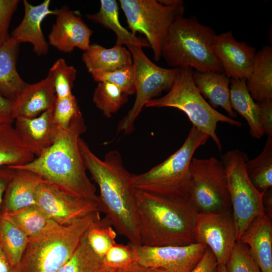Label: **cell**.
<instances>
[{
    "instance_id": "1",
    "label": "cell",
    "mask_w": 272,
    "mask_h": 272,
    "mask_svg": "<svg viewBox=\"0 0 272 272\" xmlns=\"http://www.w3.org/2000/svg\"><path fill=\"white\" fill-rule=\"evenodd\" d=\"M78 145L86 169L99 188L100 213L105 214L117 234L141 245L132 174L125 167L120 153L110 151L101 160L81 137Z\"/></svg>"
},
{
    "instance_id": "2",
    "label": "cell",
    "mask_w": 272,
    "mask_h": 272,
    "mask_svg": "<svg viewBox=\"0 0 272 272\" xmlns=\"http://www.w3.org/2000/svg\"><path fill=\"white\" fill-rule=\"evenodd\" d=\"M87 127L82 114L60 130L53 144L41 155L24 165L7 166L32 172L43 180L75 197L98 202L96 188L86 174L78 141Z\"/></svg>"
},
{
    "instance_id": "3",
    "label": "cell",
    "mask_w": 272,
    "mask_h": 272,
    "mask_svg": "<svg viewBox=\"0 0 272 272\" xmlns=\"http://www.w3.org/2000/svg\"><path fill=\"white\" fill-rule=\"evenodd\" d=\"M141 245L186 246L195 243L198 214L190 201H177L135 189Z\"/></svg>"
},
{
    "instance_id": "4",
    "label": "cell",
    "mask_w": 272,
    "mask_h": 272,
    "mask_svg": "<svg viewBox=\"0 0 272 272\" xmlns=\"http://www.w3.org/2000/svg\"><path fill=\"white\" fill-rule=\"evenodd\" d=\"M216 34L194 17L178 16L163 41L161 57L172 68L191 67L199 72H223L213 51Z\"/></svg>"
},
{
    "instance_id": "5",
    "label": "cell",
    "mask_w": 272,
    "mask_h": 272,
    "mask_svg": "<svg viewBox=\"0 0 272 272\" xmlns=\"http://www.w3.org/2000/svg\"><path fill=\"white\" fill-rule=\"evenodd\" d=\"M100 213L95 212L67 226L58 227L29 238L17 266L12 272H58L74 254L86 232Z\"/></svg>"
},
{
    "instance_id": "6",
    "label": "cell",
    "mask_w": 272,
    "mask_h": 272,
    "mask_svg": "<svg viewBox=\"0 0 272 272\" xmlns=\"http://www.w3.org/2000/svg\"><path fill=\"white\" fill-rule=\"evenodd\" d=\"M209 138L192 126L177 151L147 172L132 175L135 189L174 201H190V163L196 150Z\"/></svg>"
},
{
    "instance_id": "7",
    "label": "cell",
    "mask_w": 272,
    "mask_h": 272,
    "mask_svg": "<svg viewBox=\"0 0 272 272\" xmlns=\"http://www.w3.org/2000/svg\"><path fill=\"white\" fill-rule=\"evenodd\" d=\"M193 72L191 67L180 68L169 91L163 97L151 100L145 107H171L183 111L193 126L211 138L221 152L222 144L216 132L218 123L237 127L242 124L220 113L206 101L195 86Z\"/></svg>"
},
{
    "instance_id": "8",
    "label": "cell",
    "mask_w": 272,
    "mask_h": 272,
    "mask_svg": "<svg viewBox=\"0 0 272 272\" xmlns=\"http://www.w3.org/2000/svg\"><path fill=\"white\" fill-rule=\"evenodd\" d=\"M248 159L247 155L238 149L228 151L222 156L237 241L254 218L265 214L264 193L260 192L248 177L245 166Z\"/></svg>"
},
{
    "instance_id": "9",
    "label": "cell",
    "mask_w": 272,
    "mask_h": 272,
    "mask_svg": "<svg viewBox=\"0 0 272 272\" xmlns=\"http://www.w3.org/2000/svg\"><path fill=\"white\" fill-rule=\"evenodd\" d=\"M126 46L131 53L135 70V98L131 109L119 122L117 132L128 134L133 131L134 122L143 107L163 91L171 88L180 68L160 67L147 56L142 47Z\"/></svg>"
},
{
    "instance_id": "10",
    "label": "cell",
    "mask_w": 272,
    "mask_h": 272,
    "mask_svg": "<svg viewBox=\"0 0 272 272\" xmlns=\"http://www.w3.org/2000/svg\"><path fill=\"white\" fill-rule=\"evenodd\" d=\"M131 32L145 36L155 61L161 58L162 44L170 25L178 16L183 15V5L166 6L157 0H120Z\"/></svg>"
},
{
    "instance_id": "11",
    "label": "cell",
    "mask_w": 272,
    "mask_h": 272,
    "mask_svg": "<svg viewBox=\"0 0 272 272\" xmlns=\"http://www.w3.org/2000/svg\"><path fill=\"white\" fill-rule=\"evenodd\" d=\"M190 200L198 213L231 209L227 174L214 157H193L189 166Z\"/></svg>"
},
{
    "instance_id": "12",
    "label": "cell",
    "mask_w": 272,
    "mask_h": 272,
    "mask_svg": "<svg viewBox=\"0 0 272 272\" xmlns=\"http://www.w3.org/2000/svg\"><path fill=\"white\" fill-rule=\"evenodd\" d=\"M194 232L195 243L206 245L218 264L226 265L237 241L231 209L198 213Z\"/></svg>"
},
{
    "instance_id": "13",
    "label": "cell",
    "mask_w": 272,
    "mask_h": 272,
    "mask_svg": "<svg viewBox=\"0 0 272 272\" xmlns=\"http://www.w3.org/2000/svg\"><path fill=\"white\" fill-rule=\"evenodd\" d=\"M132 245L137 263L164 272H190L202 258L207 247L197 243L162 247Z\"/></svg>"
},
{
    "instance_id": "14",
    "label": "cell",
    "mask_w": 272,
    "mask_h": 272,
    "mask_svg": "<svg viewBox=\"0 0 272 272\" xmlns=\"http://www.w3.org/2000/svg\"><path fill=\"white\" fill-rule=\"evenodd\" d=\"M36 206L61 226L71 225L92 213L100 212L97 201L73 196L44 180L37 192Z\"/></svg>"
},
{
    "instance_id": "15",
    "label": "cell",
    "mask_w": 272,
    "mask_h": 272,
    "mask_svg": "<svg viewBox=\"0 0 272 272\" xmlns=\"http://www.w3.org/2000/svg\"><path fill=\"white\" fill-rule=\"evenodd\" d=\"M213 48L226 76L235 79H248L256 53L254 47L237 41L229 31L216 35Z\"/></svg>"
},
{
    "instance_id": "16",
    "label": "cell",
    "mask_w": 272,
    "mask_h": 272,
    "mask_svg": "<svg viewBox=\"0 0 272 272\" xmlns=\"http://www.w3.org/2000/svg\"><path fill=\"white\" fill-rule=\"evenodd\" d=\"M55 23L48 35L49 43L64 53L78 48L85 51L90 45L92 30L67 6L58 9Z\"/></svg>"
},
{
    "instance_id": "17",
    "label": "cell",
    "mask_w": 272,
    "mask_h": 272,
    "mask_svg": "<svg viewBox=\"0 0 272 272\" xmlns=\"http://www.w3.org/2000/svg\"><path fill=\"white\" fill-rule=\"evenodd\" d=\"M53 109L47 110L34 118L18 117L14 120L18 137L36 157L53 144L60 131L54 121Z\"/></svg>"
},
{
    "instance_id": "18",
    "label": "cell",
    "mask_w": 272,
    "mask_h": 272,
    "mask_svg": "<svg viewBox=\"0 0 272 272\" xmlns=\"http://www.w3.org/2000/svg\"><path fill=\"white\" fill-rule=\"evenodd\" d=\"M56 96L52 79L48 74L41 81L27 84L13 101L12 113L18 117L34 118L54 108Z\"/></svg>"
},
{
    "instance_id": "19",
    "label": "cell",
    "mask_w": 272,
    "mask_h": 272,
    "mask_svg": "<svg viewBox=\"0 0 272 272\" xmlns=\"http://www.w3.org/2000/svg\"><path fill=\"white\" fill-rule=\"evenodd\" d=\"M23 2L25 10L24 18L13 30L10 36L20 44L31 43L33 52L37 55H46L49 50V45L41 30V23L48 15L56 16L58 9H49V0H45L37 6L31 5L27 0Z\"/></svg>"
},
{
    "instance_id": "20",
    "label": "cell",
    "mask_w": 272,
    "mask_h": 272,
    "mask_svg": "<svg viewBox=\"0 0 272 272\" xmlns=\"http://www.w3.org/2000/svg\"><path fill=\"white\" fill-rule=\"evenodd\" d=\"M13 169V174L4 193L1 213L14 212L36 205L37 192L43 181L32 172Z\"/></svg>"
},
{
    "instance_id": "21",
    "label": "cell",
    "mask_w": 272,
    "mask_h": 272,
    "mask_svg": "<svg viewBox=\"0 0 272 272\" xmlns=\"http://www.w3.org/2000/svg\"><path fill=\"white\" fill-rule=\"evenodd\" d=\"M246 244L262 272H272L271 219L264 214L254 218L240 237Z\"/></svg>"
},
{
    "instance_id": "22",
    "label": "cell",
    "mask_w": 272,
    "mask_h": 272,
    "mask_svg": "<svg viewBox=\"0 0 272 272\" xmlns=\"http://www.w3.org/2000/svg\"><path fill=\"white\" fill-rule=\"evenodd\" d=\"M82 59L91 75L116 71L133 65L131 53L122 46L106 48L98 44H90Z\"/></svg>"
},
{
    "instance_id": "23",
    "label": "cell",
    "mask_w": 272,
    "mask_h": 272,
    "mask_svg": "<svg viewBox=\"0 0 272 272\" xmlns=\"http://www.w3.org/2000/svg\"><path fill=\"white\" fill-rule=\"evenodd\" d=\"M192 76L199 92L213 108L220 107L230 117L236 116L230 104L229 78L225 74L214 72L193 71Z\"/></svg>"
},
{
    "instance_id": "24",
    "label": "cell",
    "mask_w": 272,
    "mask_h": 272,
    "mask_svg": "<svg viewBox=\"0 0 272 272\" xmlns=\"http://www.w3.org/2000/svg\"><path fill=\"white\" fill-rule=\"evenodd\" d=\"M19 45L10 36L0 46V94L12 101L27 84L16 69Z\"/></svg>"
},
{
    "instance_id": "25",
    "label": "cell",
    "mask_w": 272,
    "mask_h": 272,
    "mask_svg": "<svg viewBox=\"0 0 272 272\" xmlns=\"http://www.w3.org/2000/svg\"><path fill=\"white\" fill-rule=\"evenodd\" d=\"M88 19L111 30L116 35V45H133L150 47L148 41L138 37L122 26L119 20L118 5L115 0H101L99 11L86 15Z\"/></svg>"
},
{
    "instance_id": "26",
    "label": "cell",
    "mask_w": 272,
    "mask_h": 272,
    "mask_svg": "<svg viewBox=\"0 0 272 272\" xmlns=\"http://www.w3.org/2000/svg\"><path fill=\"white\" fill-rule=\"evenodd\" d=\"M246 86L254 101L272 100V47L264 46L256 53Z\"/></svg>"
},
{
    "instance_id": "27",
    "label": "cell",
    "mask_w": 272,
    "mask_h": 272,
    "mask_svg": "<svg viewBox=\"0 0 272 272\" xmlns=\"http://www.w3.org/2000/svg\"><path fill=\"white\" fill-rule=\"evenodd\" d=\"M230 101L232 109L247 121L251 135L260 139L264 132L259 118L258 108L248 92L245 79H230Z\"/></svg>"
},
{
    "instance_id": "28",
    "label": "cell",
    "mask_w": 272,
    "mask_h": 272,
    "mask_svg": "<svg viewBox=\"0 0 272 272\" xmlns=\"http://www.w3.org/2000/svg\"><path fill=\"white\" fill-rule=\"evenodd\" d=\"M35 158L18 137L13 123L0 125V168L24 165Z\"/></svg>"
},
{
    "instance_id": "29",
    "label": "cell",
    "mask_w": 272,
    "mask_h": 272,
    "mask_svg": "<svg viewBox=\"0 0 272 272\" xmlns=\"http://www.w3.org/2000/svg\"><path fill=\"white\" fill-rule=\"evenodd\" d=\"M1 215L10 220L29 238L39 236L59 225L49 218L36 205Z\"/></svg>"
},
{
    "instance_id": "30",
    "label": "cell",
    "mask_w": 272,
    "mask_h": 272,
    "mask_svg": "<svg viewBox=\"0 0 272 272\" xmlns=\"http://www.w3.org/2000/svg\"><path fill=\"white\" fill-rule=\"evenodd\" d=\"M28 240L16 225L0 216V244L12 269L20 262Z\"/></svg>"
},
{
    "instance_id": "31",
    "label": "cell",
    "mask_w": 272,
    "mask_h": 272,
    "mask_svg": "<svg viewBox=\"0 0 272 272\" xmlns=\"http://www.w3.org/2000/svg\"><path fill=\"white\" fill-rule=\"evenodd\" d=\"M245 166L251 182L260 192L271 187L272 135L267 137L261 153L253 159H248Z\"/></svg>"
},
{
    "instance_id": "32",
    "label": "cell",
    "mask_w": 272,
    "mask_h": 272,
    "mask_svg": "<svg viewBox=\"0 0 272 272\" xmlns=\"http://www.w3.org/2000/svg\"><path fill=\"white\" fill-rule=\"evenodd\" d=\"M86 233L69 260L58 272H113L89 246Z\"/></svg>"
},
{
    "instance_id": "33",
    "label": "cell",
    "mask_w": 272,
    "mask_h": 272,
    "mask_svg": "<svg viewBox=\"0 0 272 272\" xmlns=\"http://www.w3.org/2000/svg\"><path fill=\"white\" fill-rule=\"evenodd\" d=\"M127 96L115 85L102 82L94 90L93 101L104 116L110 118L126 102Z\"/></svg>"
},
{
    "instance_id": "34",
    "label": "cell",
    "mask_w": 272,
    "mask_h": 272,
    "mask_svg": "<svg viewBox=\"0 0 272 272\" xmlns=\"http://www.w3.org/2000/svg\"><path fill=\"white\" fill-rule=\"evenodd\" d=\"M116 234L109 220L105 217L95 222L86 235L91 249L102 259L108 250L116 243Z\"/></svg>"
},
{
    "instance_id": "35",
    "label": "cell",
    "mask_w": 272,
    "mask_h": 272,
    "mask_svg": "<svg viewBox=\"0 0 272 272\" xmlns=\"http://www.w3.org/2000/svg\"><path fill=\"white\" fill-rule=\"evenodd\" d=\"M51 77L57 98L67 97L72 94V88L77 76V70L68 65L64 59H57L48 73Z\"/></svg>"
},
{
    "instance_id": "36",
    "label": "cell",
    "mask_w": 272,
    "mask_h": 272,
    "mask_svg": "<svg viewBox=\"0 0 272 272\" xmlns=\"http://www.w3.org/2000/svg\"><path fill=\"white\" fill-rule=\"evenodd\" d=\"M227 272H262L247 245L237 241L225 265Z\"/></svg>"
},
{
    "instance_id": "37",
    "label": "cell",
    "mask_w": 272,
    "mask_h": 272,
    "mask_svg": "<svg viewBox=\"0 0 272 272\" xmlns=\"http://www.w3.org/2000/svg\"><path fill=\"white\" fill-rule=\"evenodd\" d=\"M95 82H106L119 88L127 96L135 93V70L133 65L114 71L91 75Z\"/></svg>"
},
{
    "instance_id": "38",
    "label": "cell",
    "mask_w": 272,
    "mask_h": 272,
    "mask_svg": "<svg viewBox=\"0 0 272 272\" xmlns=\"http://www.w3.org/2000/svg\"><path fill=\"white\" fill-rule=\"evenodd\" d=\"M105 264L110 268L122 269L137 263L136 256L132 244L116 243L107 252L102 259Z\"/></svg>"
},
{
    "instance_id": "39",
    "label": "cell",
    "mask_w": 272,
    "mask_h": 272,
    "mask_svg": "<svg viewBox=\"0 0 272 272\" xmlns=\"http://www.w3.org/2000/svg\"><path fill=\"white\" fill-rule=\"evenodd\" d=\"M81 113L74 95L62 99L56 98L53 109V119L59 130L66 129L73 118Z\"/></svg>"
},
{
    "instance_id": "40",
    "label": "cell",
    "mask_w": 272,
    "mask_h": 272,
    "mask_svg": "<svg viewBox=\"0 0 272 272\" xmlns=\"http://www.w3.org/2000/svg\"><path fill=\"white\" fill-rule=\"evenodd\" d=\"M19 2V0H0V46L10 37L8 29Z\"/></svg>"
},
{
    "instance_id": "41",
    "label": "cell",
    "mask_w": 272,
    "mask_h": 272,
    "mask_svg": "<svg viewBox=\"0 0 272 272\" xmlns=\"http://www.w3.org/2000/svg\"><path fill=\"white\" fill-rule=\"evenodd\" d=\"M259 118L264 134L272 135V100L257 102Z\"/></svg>"
},
{
    "instance_id": "42",
    "label": "cell",
    "mask_w": 272,
    "mask_h": 272,
    "mask_svg": "<svg viewBox=\"0 0 272 272\" xmlns=\"http://www.w3.org/2000/svg\"><path fill=\"white\" fill-rule=\"evenodd\" d=\"M218 266L215 254L207 247L202 258L190 272H218Z\"/></svg>"
},
{
    "instance_id": "43",
    "label": "cell",
    "mask_w": 272,
    "mask_h": 272,
    "mask_svg": "<svg viewBox=\"0 0 272 272\" xmlns=\"http://www.w3.org/2000/svg\"><path fill=\"white\" fill-rule=\"evenodd\" d=\"M13 102L12 100L0 94V125L14 122L12 113Z\"/></svg>"
},
{
    "instance_id": "44",
    "label": "cell",
    "mask_w": 272,
    "mask_h": 272,
    "mask_svg": "<svg viewBox=\"0 0 272 272\" xmlns=\"http://www.w3.org/2000/svg\"><path fill=\"white\" fill-rule=\"evenodd\" d=\"M13 172L14 170L9 167L0 168V216L4 193Z\"/></svg>"
},
{
    "instance_id": "45",
    "label": "cell",
    "mask_w": 272,
    "mask_h": 272,
    "mask_svg": "<svg viewBox=\"0 0 272 272\" xmlns=\"http://www.w3.org/2000/svg\"><path fill=\"white\" fill-rule=\"evenodd\" d=\"M262 204L264 214L272 218V189H267L262 196Z\"/></svg>"
},
{
    "instance_id": "46",
    "label": "cell",
    "mask_w": 272,
    "mask_h": 272,
    "mask_svg": "<svg viewBox=\"0 0 272 272\" xmlns=\"http://www.w3.org/2000/svg\"><path fill=\"white\" fill-rule=\"evenodd\" d=\"M113 272H164L162 270L147 267L139 264L137 263H134L130 266L124 268L114 270Z\"/></svg>"
},
{
    "instance_id": "47",
    "label": "cell",
    "mask_w": 272,
    "mask_h": 272,
    "mask_svg": "<svg viewBox=\"0 0 272 272\" xmlns=\"http://www.w3.org/2000/svg\"><path fill=\"white\" fill-rule=\"evenodd\" d=\"M0 272H12V268L4 252L0 255Z\"/></svg>"
},
{
    "instance_id": "48",
    "label": "cell",
    "mask_w": 272,
    "mask_h": 272,
    "mask_svg": "<svg viewBox=\"0 0 272 272\" xmlns=\"http://www.w3.org/2000/svg\"><path fill=\"white\" fill-rule=\"evenodd\" d=\"M161 4L166 6H177L183 5V2L181 0H159Z\"/></svg>"
},
{
    "instance_id": "49",
    "label": "cell",
    "mask_w": 272,
    "mask_h": 272,
    "mask_svg": "<svg viewBox=\"0 0 272 272\" xmlns=\"http://www.w3.org/2000/svg\"><path fill=\"white\" fill-rule=\"evenodd\" d=\"M218 272H227L225 265L219 264Z\"/></svg>"
},
{
    "instance_id": "50",
    "label": "cell",
    "mask_w": 272,
    "mask_h": 272,
    "mask_svg": "<svg viewBox=\"0 0 272 272\" xmlns=\"http://www.w3.org/2000/svg\"><path fill=\"white\" fill-rule=\"evenodd\" d=\"M3 252H4V251H3V249H2V248L1 245V244H0V255H1Z\"/></svg>"
}]
</instances>
